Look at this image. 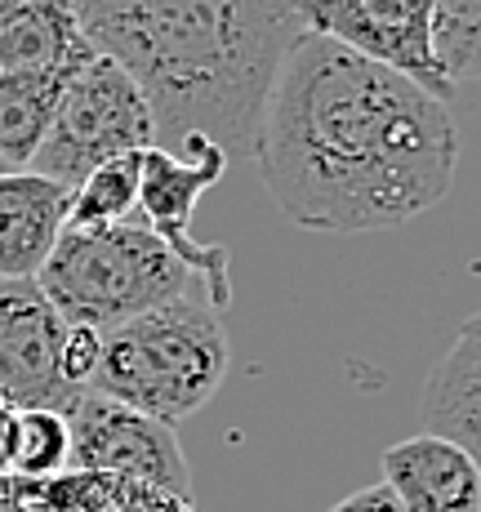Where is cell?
I'll return each instance as SVG.
<instances>
[{
  "mask_svg": "<svg viewBox=\"0 0 481 512\" xmlns=\"http://www.w3.org/2000/svg\"><path fill=\"white\" fill-rule=\"evenodd\" d=\"M250 152L290 223L357 236L441 205L459 134L441 98L303 27L263 94Z\"/></svg>",
  "mask_w": 481,
  "mask_h": 512,
  "instance_id": "1",
  "label": "cell"
},
{
  "mask_svg": "<svg viewBox=\"0 0 481 512\" xmlns=\"http://www.w3.org/2000/svg\"><path fill=\"white\" fill-rule=\"evenodd\" d=\"M81 36L143 90L156 147L245 152L263 94L303 32L294 0H72Z\"/></svg>",
  "mask_w": 481,
  "mask_h": 512,
  "instance_id": "2",
  "label": "cell"
},
{
  "mask_svg": "<svg viewBox=\"0 0 481 512\" xmlns=\"http://www.w3.org/2000/svg\"><path fill=\"white\" fill-rule=\"evenodd\" d=\"M223 379H228L223 312L201 294H188L107 330L90 392L174 428L210 406Z\"/></svg>",
  "mask_w": 481,
  "mask_h": 512,
  "instance_id": "3",
  "label": "cell"
},
{
  "mask_svg": "<svg viewBox=\"0 0 481 512\" xmlns=\"http://www.w3.org/2000/svg\"><path fill=\"white\" fill-rule=\"evenodd\" d=\"M36 285L67 326H85L94 334H107L188 294L210 299L201 272L143 219L63 228L54 254L36 272Z\"/></svg>",
  "mask_w": 481,
  "mask_h": 512,
  "instance_id": "4",
  "label": "cell"
},
{
  "mask_svg": "<svg viewBox=\"0 0 481 512\" xmlns=\"http://www.w3.org/2000/svg\"><path fill=\"white\" fill-rule=\"evenodd\" d=\"M147 147H156V116L143 90L112 58L94 54L67 76L27 170L72 192L103 161L147 152Z\"/></svg>",
  "mask_w": 481,
  "mask_h": 512,
  "instance_id": "5",
  "label": "cell"
},
{
  "mask_svg": "<svg viewBox=\"0 0 481 512\" xmlns=\"http://www.w3.org/2000/svg\"><path fill=\"white\" fill-rule=\"evenodd\" d=\"M299 23L352 54L392 67L433 98H455L437 58V0H303Z\"/></svg>",
  "mask_w": 481,
  "mask_h": 512,
  "instance_id": "6",
  "label": "cell"
},
{
  "mask_svg": "<svg viewBox=\"0 0 481 512\" xmlns=\"http://www.w3.org/2000/svg\"><path fill=\"white\" fill-rule=\"evenodd\" d=\"M67 428H72L76 472L134 481V486L192 504V468L183 459L174 428H165L161 419H147L98 392H81V401L67 410Z\"/></svg>",
  "mask_w": 481,
  "mask_h": 512,
  "instance_id": "7",
  "label": "cell"
},
{
  "mask_svg": "<svg viewBox=\"0 0 481 512\" xmlns=\"http://www.w3.org/2000/svg\"><path fill=\"white\" fill-rule=\"evenodd\" d=\"M67 321L36 281H0V401L14 410H67L81 392L63 379Z\"/></svg>",
  "mask_w": 481,
  "mask_h": 512,
  "instance_id": "8",
  "label": "cell"
},
{
  "mask_svg": "<svg viewBox=\"0 0 481 512\" xmlns=\"http://www.w3.org/2000/svg\"><path fill=\"white\" fill-rule=\"evenodd\" d=\"M384 486L406 512H481V472L441 437H406L384 450Z\"/></svg>",
  "mask_w": 481,
  "mask_h": 512,
  "instance_id": "9",
  "label": "cell"
},
{
  "mask_svg": "<svg viewBox=\"0 0 481 512\" xmlns=\"http://www.w3.org/2000/svg\"><path fill=\"white\" fill-rule=\"evenodd\" d=\"M67 228V187L0 170V281H36Z\"/></svg>",
  "mask_w": 481,
  "mask_h": 512,
  "instance_id": "10",
  "label": "cell"
},
{
  "mask_svg": "<svg viewBox=\"0 0 481 512\" xmlns=\"http://www.w3.org/2000/svg\"><path fill=\"white\" fill-rule=\"evenodd\" d=\"M424 432L459 446L481 472V334L459 330L450 352L433 366L424 383Z\"/></svg>",
  "mask_w": 481,
  "mask_h": 512,
  "instance_id": "11",
  "label": "cell"
},
{
  "mask_svg": "<svg viewBox=\"0 0 481 512\" xmlns=\"http://www.w3.org/2000/svg\"><path fill=\"white\" fill-rule=\"evenodd\" d=\"M94 49L81 36L72 0H36L0 32V72H49L76 67Z\"/></svg>",
  "mask_w": 481,
  "mask_h": 512,
  "instance_id": "12",
  "label": "cell"
},
{
  "mask_svg": "<svg viewBox=\"0 0 481 512\" xmlns=\"http://www.w3.org/2000/svg\"><path fill=\"white\" fill-rule=\"evenodd\" d=\"M76 67L0 72V170H27V165H32L36 147H41L45 130H49L58 94H63L67 76H72Z\"/></svg>",
  "mask_w": 481,
  "mask_h": 512,
  "instance_id": "13",
  "label": "cell"
},
{
  "mask_svg": "<svg viewBox=\"0 0 481 512\" xmlns=\"http://www.w3.org/2000/svg\"><path fill=\"white\" fill-rule=\"evenodd\" d=\"M139 165L143 152H130L85 174L67 192V228H107V223L134 219V210H139Z\"/></svg>",
  "mask_w": 481,
  "mask_h": 512,
  "instance_id": "14",
  "label": "cell"
},
{
  "mask_svg": "<svg viewBox=\"0 0 481 512\" xmlns=\"http://www.w3.org/2000/svg\"><path fill=\"white\" fill-rule=\"evenodd\" d=\"M72 468V428L58 410H18L14 468L18 481H58Z\"/></svg>",
  "mask_w": 481,
  "mask_h": 512,
  "instance_id": "15",
  "label": "cell"
},
{
  "mask_svg": "<svg viewBox=\"0 0 481 512\" xmlns=\"http://www.w3.org/2000/svg\"><path fill=\"white\" fill-rule=\"evenodd\" d=\"M437 58L450 85H481V0H437Z\"/></svg>",
  "mask_w": 481,
  "mask_h": 512,
  "instance_id": "16",
  "label": "cell"
},
{
  "mask_svg": "<svg viewBox=\"0 0 481 512\" xmlns=\"http://www.w3.org/2000/svg\"><path fill=\"white\" fill-rule=\"evenodd\" d=\"M98 352H103V334H94L85 326H67V339H63V379L72 383L76 392H90Z\"/></svg>",
  "mask_w": 481,
  "mask_h": 512,
  "instance_id": "17",
  "label": "cell"
},
{
  "mask_svg": "<svg viewBox=\"0 0 481 512\" xmlns=\"http://www.w3.org/2000/svg\"><path fill=\"white\" fill-rule=\"evenodd\" d=\"M330 512H406L397 504V495L384 486V481H375V486H366V490H357V495H348L343 504H335Z\"/></svg>",
  "mask_w": 481,
  "mask_h": 512,
  "instance_id": "18",
  "label": "cell"
},
{
  "mask_svg": "<svg viewBox=\"0 0 481 512\" xmlns=\"http://www.w3.org/2000/svg\"><path fill=\"white\" fill-rule=\"evenodd\" d=\"M14 437H18V410L0 401V481L14 468Z\"/></svg>",
  "mask_w": 481,
  "mask_h": 512,
  "instance_id": "19",
  "label": "cell"
},
{
  "mask_svg": "<svg viewBox=\"0 0 481 512\" xmlns=\"http://www.w3.org/2000/svg\"><path fill=\"white\" fill-rule=\"evenodd\" d=\"M32 5H36V0H0V32H5V27L14 23L23 9H32Z\"/></svg>",
  "mask_w": 481,
  "mask_h": 512,
  "instance_id": "20",
  "label": "cell"
},
{
  "mask_svg": "<svg viewBox=\"0 0 481 512\" xmlns=\"http://www.w3.org/2000/svg\"><path fill=\"white\" fill-rule=\"evenodd\" d=\"M294 5H303V0H294Z\"/></svg>",
  "mask_w": 481,
  "mask_h": 512,
  "instance_id": "21",
  "label": "cell"
}]
</instances>
